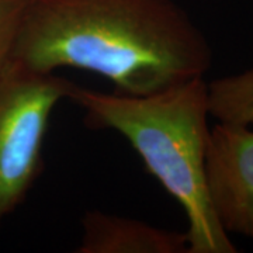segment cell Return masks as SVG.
Wrapping results in <instances>:
<instances>
[{"label": "cell", "mask_w": 253, "mask_h": 253, "mask_svg": "<svg viewBox=\"0 0 253 253\" xmlns=\"http://www.w3.org/2000/svg\"><path fill=\"white\" fill-rule=\"evenodd\" d=\"M9 59L96 73L116 93L145 96L204 78L212 49L173 0H28Z\"/></svg>", "instance_id": "6da1fadb"}, {"label": "cell", "mask_w": 253, "mask_h": 253, "mask_svg": "<svg viewBox=\"0 0 253 253\" xmlns=\"http://www.w3.org/2000/svg\"><path fill=\"white\" fill-rule=\"evenodd\" d=\"M69 100L84 110L87 126L126 138L146 170L179 203L187 217V253H236L218 221L206 172L207 81L194 78L169 89L129 96L75 84Z\"/></svg>", "instance_id": "7a4b0ae2"}, {"label": "cell", "mask_w": 253, "mask_h": 253, "mask_svg": "<svg viewBox=\"0 0 253 253\" xmlns=\"http://www.w3.org/2000/svg\"><path fill=\"white\" fill-rule=\"evenodd\" d=\"M75 83L9 59L0 68V229L24 204L44 168L51 117Z\"/></svg>", "instance_id": "3957f363"}, {"label": "cell", "mask_w": 253, "mask_h": 253, "mask_svg": "<svg viewBox=\"0 0 253 253\" xmlns=\"http://www.w3.org/2000/svg\"><path fill=\"white\" fill-rule=\"evenodd\" d=\"M210 199L226 232L253 241V129L217 123L208 139Z\"/></svg>", "instance_id": "277c9868"}, {"label": "cell", "mask_w": 253, "mask_h": 253, "mask_svg": "<svg viewBox=\"0 0 253 253\" xmlns=\"http://www.w3.org/2000/svg\"><path fill=\"white\" fill-rule=\"evenodd\" d=\"M186 232L169 231L141 219L89 210L82 217L76 253H187Z\"/></svg>", "instance_id": "5b68a950"}, {"label": "cell", "mask_w": 253, "mask_h": 253, "mask_svg": "<svg viewBox=\"0 0 253 253\" xmlns=\"http://www.w3.org/2000/svg\"><path fill=\"white\" fill-rule=\"evenodd\" d=\"M207 93L210 117L253 126V68L207 82Z\"/></svg>", "instance_id": "8992f818"}, {"label": "cell", "mask_w": 253, "mask_h": 253, "mask_svg": "<svg viewBox=\"0 0 253 253\" xmlns=\"http://www.w3.org/2000/svg\"><path fill=\"white\" fill-rule=\"evenodd\" d=\"M28 0H0V68L9 61Z\"/></svg>", "instance_id": "52a82bcc"}]
</instances>
